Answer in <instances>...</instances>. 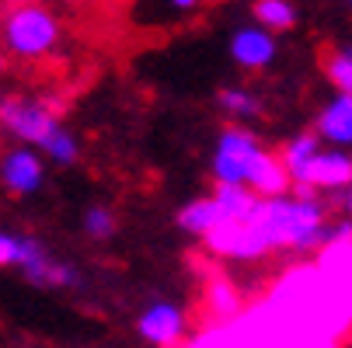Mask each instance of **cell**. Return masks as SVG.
<instances>
[{
    "label": "cell",
    "mask_w": 352,
    "mask_h": 348,
    "mask_svg": "<svg viewBox=\"0 0 352 348\" xmlns=\"http://www.w3.org/2000/svg\"><path fill=\"white\" fill-rule=\"evenodd\" d=\"M328 206L311 188H293L279 198H262L255 220L241 227V240L234 262H258L272 251H296L314 255L321 247H331Z\"/></svg>",
    "instance_id": "6da1fadb"
},
{
    "label": "cell",
    "mask_w": 352,
    "mask_h": 348,
    "mask_svg": "<svg viewBox=\"0 0 352 348\" xmlns=\"http://www.w3.org/2000/svg\"><path fill=\"white\" fill-rule=\"evenodd\" d=\"M0 129L60 167H70L80 161V139L38 97L0 94Z\"/></svg>",
    "instance_id": "7a4b0ae2"
},
{
    "label": "cell",
    "mask_w": 352,
    "mask_h": 348,
    "mask_svg": "<svg viewBox=\"0 0 352 348\" xmlns=\"http://www.w3.org/2000/svg\"><path fill=\"white\" fill-rule=\"evenodd\" d=\"M60 18L42 8V4H18L4 14L0 25V42H4L8 56L18 60H42L60 45Z\"/></svg>",
    "instance_id": "3957f363"
},
{
    "label": "cell",
    "mask_w": 352,
    "mask_h": 348,
    "mask_svg": "<svg viewBox=\"0 0 352 348\" xmlns=\"http://www.w3.org/2000/svg\"><path fill=\"white\" fill-rule=\"evenodd\" d=\"M269 150L258 143V136L248 126H227L220 129L217 143H213V157H210V174L217 181V188L223 185H241L251 188L265 164Z\"/></svg>",
    "instance_id": "277c9868"
},
{
    "label": "cell",
    "mask_w": 352,
    "mask_h": 348,
    "mask_svg": "<svg viewBox=\"0 0 352 348\" xmlns=\"http://www.w3.org/2000/svg\"><path fill=\"white\" fill-rule=\"evenodd\" d=\"M21 275L32 282V286H42V289H80L84 286V275L74 262H60L49 255V247L38 240V237H28L25 240V255H21Z\"/></svg>",
    "instance_id": "5b68a950"
},
{
    "label": "cell",
    "mask_w": 352,
    "mask_h": 348,
    "mask_svg": "<svg viewBox=\"0 0 352 348\" xmlns=\"http://www.w3.org/2000/svg\"><path fill=\"white\" fill-rule=\"evenodd\" d=\"M185 310L171 300H150L140 317H136V331L146 345H154V348H175L182 338H185Z\"/></svg>",
    "instance_id": "8992f818"
},
{
    "label": "cell",
    "mask_w": 352,
    "mask_h": 348,
    "mask_svg": "<svg viewBox=\"0 0 352 348\" xmlns=\"http://www.w3.org/2000/svg\"><path fill=\"white\" fill-rule=\"evenodd\" d=\"M227 53H230V60L241 70H265V67L276 63L279 45H276V35L272 32H265L262 25L251 21V25H241V28L230 32Z\"/></svg>",
    "instance_id": "52a82bcc"
},
{
    "label": "cell",
    "mask_w": 352,
    "mask_h": 348,
    "mask_svg": "<svg viewBox=\"0 0 352 348\" xmlns=\"http://www.w3.org/2000/svg\"><path fill=\"white\" fill-rule=\"evenodd\" d=\"M45 181V161L32 146H11L0 157V188L11 195H35Z\"/></svg>",
    "instance_id": "ba28073f"
},
{
    "label": "cell",
    "mask_w": 352,
    "mask_h": 348,
    "mask_svg": "<svg viewBox=\"0 0 352 348\" xmlns=\"http://www.w3.org/2000/svg\"><path fill=\"white\" fill-rule=\"evenodd\" d=\"M352 185V154L349 150H331V146H324V150L318 154V161L311 164L307 171V181L296 185V188H311V192H349Z\"/></svg>",
    "instance_id": "9c48e42d"
},
{
    "label": "cell",
    "mask_w": 352,
    "mask_h": 348,
    "mask_svg": "<svg viewBox=\"0 0 352 348\" xmlns=\"http://www.w3.org/2000/svg\"><path fill=\"white\" fill-rule=\"evenodd\" d=\"M314 132L321 136L324 146H331V150H349L352 154V97L335 94L331 102L318 112Z\"/></svg>",
    "instance_id": "30bf717a"
},
{
    "label": "cell",
    "mask_w": 352,
    "mask_h": 348,
    "mask_svg": "<svg viewBox=\"0 0 352 348\" xmlns=\"http://www.w3.org/2000/svg\"><path fill=\"white\" fill-rule=\"evenodd\" d=\"M321 150H324V143H321V136H318L314 129H311V132H296L293 139H286V146L279 150V161H283V167L289 171L293 188L307 181V171H311V164L318 161Z\"/></svg>",
    "instance_id": "8fae6325"
},
{
    "label": "cell",
    "mask_w": 352,
    "mask_h": 348,
    "mask_svg": "<svg viewBox=\"0 0 352 348\" xmlns=\"http://www.w3.org/2000/svg\"><path fill=\"white\" fill-rule=\"evenodd\" d=\"M175 220H178V227H182L185 233L206 240V237L223 223V213H220V206H217L213 195H203V198H192V202H185Z\"/></svg>",
    "instance_id": "7c38bea8"
},
{
    "label": "cell",
    "mask_w": 352,
    "mask_h": 348,
    "mask_svg": "<svg viewBox=\"0 0 352 348\" xmlns=\"http://www.w3.org/2000/svg\"><path fill=\"white\" fill-rule=\"evenodd\" d=\"M213 198H217L223 220H230V223H251L258 206H262V198L251 188H241V185H223V188L213 192Z\"/></svg>",
    "instance_id": "4fadbf2b"
},
{
    "label": "cell",
    "mask_w": 352,
    "mask_h": 348,
    "mask_svg": "<svg viewBox=\"0 0 352 348\" xmlns=\"http://www.w3.org/2000/svg\"><path fill=\"white\" fill-rule=\"evenodd\" d=\"M217 108H220L230 122H251V119L262 115L265 105H262V97H258L255 91L230 84V87H223V91L217 94Z\"/></svg>",
    "instance_id": "5bb4252c"
},
{
    "label": "cell",
    "mask_w": 352,
    "mask_h": 348,
    "mask_svg": "<svg viewBox=\"0 0 352 348\" xmlns=\"http://www.w3.org/2000/svg\"><path fill=\"white\" fill-rule=\"evenodd\" d=\"M251 18H255V25L276 35V32H289L300 14H296V4H289V0H255Z\"/></svg>",
    "instance_id": "9a60e30c"
},
{
    "label": "cell",
    "mask_w": 352,
    "mask_h": 348,
    "mask_svg": "<svg viewBox=\"0 0 352 348\" xmlns=\"http://www.w3.org/2000/svg\"><path fill=\"white\" fill-rule=\"evenodd\" d=\"M324 77L331 80L335 94L352 97V42L349 45H335L324 56Z\"/></svg>",
    "instance_id": "2e32d148"
},
{
    "label": "cell",
    "mask_w": 352,
    "mask_h": 348,
    "mask_svg": "<svg viewBox=\"0 0 352 348\" xmlns=\"http://www.w3.org/2000/svg\"><path fill=\"white\" fill-rule=\"evenodd\" d=\"M206 303H210L213 317L230 321V317L241 310V296H237V289L230 286V279H213L210 289H206Z\"/></svg>",
    "instance_id": "e0dca14e"
},
{
    "label": "cell",
    "mask_w": 352,
    "mask_h": 348,
    "mask_svg": "<svg viewBox=\"0 0 352 348\" xmlns=\"http://www.w3.org/2000/svg\"><path fill=\"white\" fill-rule=\"evenodd\" d=\"M116 227H119V220L109 206H87L84 209V233L91 240H112Z\"/></svg>",
    "instance_id": "ac0fdd59"
},
{
    "label": "cell",
    "mask_w": 352,
    "mask_h": 348,
    "mask_svg": "<svg viewBox=\"0 0 352 348\" xmlns=\"http://www.w3.org/2000/svg\"><path fill=\"white\" fill-rule=\"evenodd\" d=\"M241 227H244V223H230V220H223V223L203 240V244H206V251L217 255V258H234L237 240H241Z\"/></svg>",
    "instance_id": "d6986e66"
},
{
    "label": "cell",
    "mask_w": 352,
    "mask_h": 348,
    "mask_svg": "<svg viewBox=\"0 0 352 348\" xmlns=\"http://www.w3.org/2000/svg\"><path fill=\"white\" fill-rule=\"evenodd\" d=\"M25 233H14V230H0V268H18L21 265V255H25Z\"/></svg>",
    "instance_id": "ffe728a7"
},
{
    "label": "cell",
    "mask_w": 352,
    "mask_h": 348,
    "mask_svg": "<svg viewBox=\"0 0 352 348\" xmlns=\"http://www.w3.org/2000/svg\"><path fill=\"white\" fill-rule=\"evenodd\" d=\"M168 8L178 11V14H185V11H199V0H171Z\"/></svg>",
    "instance_id": "44dd1931"
},
{
    "label": "cell",
    "mask_w": 352,
    "mask_h": 348,
    "mask_svg": "<svg viewBox=\"0 0 352 348\" xmlns=\"http://www.w3.org/2000/svg\"><path fill=\"white\" fill-rule=\"evenodd\" d=\"M342 209H345V216H349V223H352V185H349V192L342 195Z\"/></svg>",
    "instance_id": "7402d4cb"
},
{
    "label": "cell",
    "mask_w": 352,
    "mask_h": 348,
    "mask_svg": "<svg viewBox=\"0 0 352 348\" xmlns=\"http://www.w3.org/2000/svg\"><path fill=\"white\" fill-rule=\"evenodd\" d=\"M4 67H8V60H4V53H0V73H4Z\"/></svg>",
    "instance_id": "603a6c76"
},
{
    "label": "cell",
    "mask_w": 352,
    "mask_h": 348,
    "mask_svg": "<svg viewBox=\"0 0 352 348\" xmlns=\"http://www.w3.org/2000/svg\"><path fill=\"white\" fill-rule=\"evenodd\" d=\"M349 11H352V4H349Z\"/></svg>",
    "instance_id": "cb8c5ba5"
}]
</instances>
